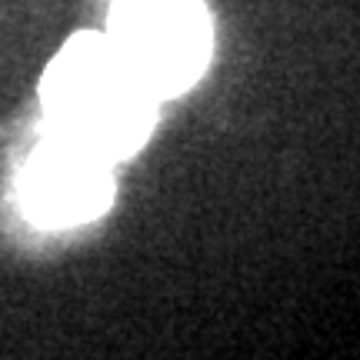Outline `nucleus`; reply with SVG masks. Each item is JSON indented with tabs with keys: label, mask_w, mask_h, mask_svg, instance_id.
<instances>
[{
	"label": "nucleus",
	"mask_w": 360,
	"mask_h": 360,
	"mask_svg": "<svg viewBox=\"0 0 360 360\" xmlns=\"http://www.w3.org/2000/svg\"><path fill=\"white\" fill-rule=\"evenodd\" d=\"M47 130L107 157L134 154L154 127L157 97L107 34H77L40 80Z\"/></svg>",
	"instance_id": "1"
},
{
	"label": "nucleus",
	"mask_w": 360,
	"mask_h": 360,
	"mask_svg": "<svg viewBox=\"0 0 360 360\" xmlns=\"http://www.w3.org/2000/svg\"><path fill=\"white\" fill-rule=\"evenodd\" d=\"M107 37L157 101L191 87L214 44L200 0H114Z\"/></svg>",
	"instance_id": "2"
},
{
	"label": "nucleus",
	"mask_w": 360,
	"mask_h": 360,
	"mask_svg": "<svg viewBox=\"0 0 360 360\" xmlns=\"http://www.w3.org/2000/svg\"><path fill=\"white\" fill-rule=\"evenodd\" d=\"M20 200L40 227H77L114 200L110 160L47 130L20 177Z\"/></svg>",
	"instance_id": "3"
}]
</instances>
